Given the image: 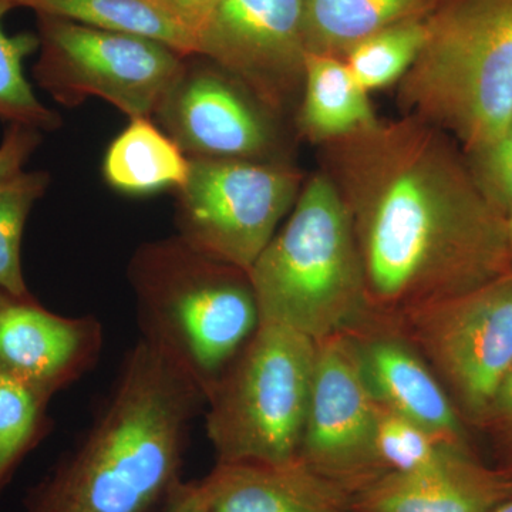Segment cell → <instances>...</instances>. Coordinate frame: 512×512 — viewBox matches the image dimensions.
<instances>
[{
  "label": "cell",
  "mask_w": 512,
  "mask_h": 512,
  "mask_svg": "<svg viewBox=\"0 0 512 512\" xmlns=\"http://www.w3.org/2000/svg\"><path fill=\"white\" fill-rule=\"evenodd\" d=\"M348 210L370 306L392 320L512 271L510 227L460 146L413 116L320 146Z\"/></svg>",
  "instance_id": "6da1fadb"
},
{
  "label": "cell",
  "mask_w": 512,
  "mask_h": 512,
  "mask_svg": "<svg viewBox=\"0 0 512 512\" xmlns=\"http://www.w3.org/2000/svg\"><path fill=\"white\" fill-rule=\"evenodd\" d=\"M200 387L138 340L92 423L29 488L22 512H157L181 483Z\"/></svg>",
  "instance_id": "7a4b0ae2"
},
{
  "label": "cell",
  "mask_w": 512,
  "mask_h": 512,
  "mask_svg": "<svg viewBox=\"0 0 512 512\" xmlns=\"http://www.w3.org/2000/svg\"><path fill=\"white\" fill-rule=\"evenodd\" d=\"M127 278L140 340L207 397L261 325L249 272L174 235L140 245L131 256Z\"/></svg>",
  "instance_id": "3957f363"
},
{
  "label": "cell",
  "mask_w": 512,
  "mask_h": 512,
  "mask_svg": "<svg viewBox=\"0 0 512 512\" xmlns=\"http://www.w3.org/2000/svg\"><path fill=\"white\" fill-rule=\"evenodd\" d=\"M261 322L320 342L377 319L348 210L319 170L249 271Z\"/></svg>",
  "instance_id": "277c9868"
},
{
  "label": "cell",
  "mask_w": 512,
  "mask_h": 512,
  "mask_svg": "<svg viewBox=\"0 0 512 512\" xmlns=\"http://www.w3.org/2000/svg\"><path fill=\"white\" fill-rule=\"evenodd\" d=\"M426 28L397 104L471 153L512 121V0H439Z\"/></svg>",
  "instance_id": "5b68a950"
},
{
  "label": "cell",
  "mask_w": 512,
  "mask_h": 512,
  "mask_svg": "<svg viewBox=\"0 0 512 512\" xmlns=\"http://www.w3.org/2000/svg\"><path fill=\"white\" fill-rule=\"evenodd\" d=\"M316 342L261 322L205 397L217 463H289L301 448Z\"/></svg>",
  "instance_id": "8992f818"
},
{
  "label": "cell",
  "mask_w": 512,
  "mask_h": 512,
  "mask_svg": "<svg viewBox=\"0 0 512 512\" xmlns=\"http://www.w3.org/2000/svg\"><path fill=\"white\" fill-rule=\"evenodd\" d=\"M36 83L66 107L100 97L133 117H151L184 69L185 57L146 37L36 15Z\"/></svg>",
  "instance_id": "52a82bcc"
},
{
  "label": "cell",
  "mask_w": 512,
  "mask_h": 512,
  "mask_svg": "<svg viewBox=\"0 0 512 512\" xmlns=\"http://www.w3.org/2000/svg\"><path fill=\"white\" fill-rule=\"evenodd\" d=\"M190 160L175 202L178 237L251 271L298 200L305 178L286 161Z\"/></svg>",
  "instance_id": "ba28073f"
},
{
  "label": "cell",
  "mask_w": 512,
  "mask_h": 512,
  "mask_svg": "<svg viewBox=\"0 0 512 512\" xmlns=\"http://www.w3.org/2000/svg\"><path fill=\"white\" fill-rule=\"evenodd\" d=\"M384 322L426 360L463 420L480 426L512 370V271Z\"/></svg>",
  "instance_id": "9c48e42d"
},
{
  "label": "cell",
  "mask_w": 512,
  "mask_h": 512,
  "mask_svg": "<svg viewBox=\"0 0 512 512\" xmlns=\"http://www.w3.org/2000/svg\"><path fill=\"white\" fill-rule=\"evenodd\" d=\"M376 436L377 402L352 335L316 342L299 460L353 497L384 476Z\"/></svg>",
  "instance_id": "30bf717a"
},
{
  "label": "cell",
  "mask_w": 512,
  "mask_h": 512,
  "mask_svg": "<svg viewBox=\"0 0 512 512\" xmlns=\"http://www.w3.org/2000/svg\"><path fill=\"white\" fill-rule=\"evenodd\" d=\"M197 55L282 119L298 109L305 82L303 0H220L197 37Z\"/></svg>",
  "instance_id": "8fae6325"
},
{
  "label": "cell",
  "mask_w": 512,
  "mask_h": 512,
  "mask_svg": "<svg viewBox=\"0 0 512 512\" xmlns=\"http://www.w3.org/2000/svg\"><path fill=\"white\" fill-rule=\"evenodd\" d=\"M154 114L188 158L285 161L278 117L204 56L185 57Z\"/></svg>",
  "instance_id": "7c38bea8"
},
{
  "label": "cell",
  "mask_w": 512,
  "mask_h": 512,
  "mask_svg": "<svg viewBox=\"0 0 512 512\" xmlns=\"http://www.w3.org/2000/svg\"><path fill=\"white\" fill-rule=\"evenodd\" d=\"M103 325L96 316H64L35 296L0 291V370L53 399L99 363Z\"/></svg>",
  "instance_id": "4fadbf2b"
},
{
  "label": "cell",
  "mask_w": 512,
  "mask_h": 512,
  "mask_svg": "<svg viewBox=\"0 0 512 512\" xmlns=\"http://www.w3.org/2000/svg\"><path fill=\"white\" fill-rule=\"evenodd\" d=\"M350 335L377 402L441 439L470 446L463 417L439 377L389 323L376 319Z\"/></svg>",
  "instance_id": "5bb4252c"
},
{
  "label": "cell",
  "mask_w": 512,
  "mask_h": 512,
  "mask_svg": "<svg viewBox=\"0 0 512 512\" xmlns=\"http://www.w3.org/2000/svg\"><path fill=\"white\" fill-rule=\"evenodd\" d=\"M512 495V476L471 448L409 473H390L352 497L353 512H490Z\"/></svg>",
  "instance_id": "9a60e30c"
},
{
  "label": "cell",
  "mask_w": 512,
  "mask_h": 512,
  "mask_svg": "<svg viewBox=\"0 0 512 512\" xmlns=\"http://www.w3.org/2000/svg\"><path fill=\"white\" fill-rule=\"evenodd\" d=\"M200 483L208 512H353L352 497L299 458L217 463Z\"/></svg>",
  "instance_id": "2e32d148"
},
{
  "label": "cell",
  "mask_w": 512,
  "mask_h": 512,
  "mask_svg": "<svg viewBox=\"0 0 512 512\" xmlns=\"http://www.w3.org/2000/svg\"><path fill=\"white\" fill-rule=\"evenodd\" d=\"M296 113L299 134L316 146L355 136L379 123L369 93L339 57L306 56Z\"/></svg>",
  "instance_id": "e0dca14e"
},
{
  "label": "cell",
  "mask_w": 512,
  "mask_h": 512,
  "mask_svg": "<svg viewBox=\"0 0 512 512\" xmlns=\"http://www.w3.org/2000/svg\"><path fill=\"white\" fill-rule=\"evenodd\" d=\"M191 160L150 117H133L104 154V181L120 194L148 197L180 190Z\"/></svg>",
  "instance_id": "ac0fdd59"
},
{
  "label": "cell",
  "mask_w": 512,
  "mask_h": 512,
  "mask_svg": "<svg viewBox=\"0 0 512 512\" xmlns=\"http://www.w3.org/2000/svg\"><path fill=\"white\" fill-rule=\"evenodd\" d=\"M439 0H303V40L311 55L339 57L384 28L426 18Z\"/></svg>",
  "instance_id": "d6986e66"
},
{
  "label": "cell",
  "mask_w": 512,
  "mask_h": 512,
  "mask_svg": "<svg viewBox=\"0 0 512 512\" xmlns=\"http://www.w3.org/2000/svg\"><path fill=\"white\" fill-rule=\"evenodd\" d=\"M16 9L55 16L92 28L146 37L184 56L197 55V40L154 0H13Z\"/></svg>",
  "instance_id": "ffe728a7"
},
{
  "label": "cell",
  "mask_w": 512,
  "mask_h": 512,
  "mask_svg": "<svg viewBox=\"0 0 512 512\" xmlns=\"http://www.w3.org/2000/svg\"><path fill=\"white\" fill-rule=\"evenodd\" d=\"M50 397L0 370V497L52 431Z\"/></svg>",
  "instance_id": "44dd1931"
},
{
  "label": "cell",
  "mask_w": 512,
  "mask_h": 512,
  "mask_svg": "<svg viewBox=\"0 0 512 512\" xmlns=\"http://www.w3.org/2000/svg\"><path fill=\"white\" fill-rule=\"evenodd\" d=\"M15 9L13 0H0V120L35 127L42 133L55 131L62 119L37 99L23 72L25 60L39 50V37L30 32L9 36L3 29V19Z\"/></svg>",
  "instance_id": "7402d4cb"
},
{
  "label": "cell",
  "mask_w": 512,
  "mask_h": 512,
  "mask_svg": "<svg viewBox=\"0 0 512 512\" xmlns=\"http://www.w3.org/2000/svg\"><path fill=\"white\" fill-rule=\"evenodd\" d=\"M426 18L379 30L346 53L343 62L367 93L394 86L403 79L426 40Z\"/></svg>",
  "instance_id": "603a6c76"
},
{
  "label": "cell",
  "mask_w": 512,
  "mask_h": 512,
  "mask_svg": "<svg viewBox=\"0 0 512 512\" xmlns=\"http://www.w3.org/2000/svg\"><path fill=\"white\" fill-rule=\"evenodd\" d=\"M49 184L46 171L22 170L0 180V291L32 295L23 275V234L30 212Z\"/></svg>",
  "instance_id": "cb8c5ba5"
},
{
  "label": "cell",
  "mask_w": 512,
  "mask_h": 512,
  "mask_svg": "<svg viewBox=\"0 0 512 512\" xmlns=\"http://www.w3.org/2000/svg\"><path fill=\"white\" fill-rule=\"evenodd\" d=\"M377 402V400H376ZM377 454L384 476L390 473H409L436 463L461 446L436 436L402 414L377 402Z\"/></svg>",
  "instance_id": "d4e9b609"
},
{
  "label": "cell",
  "mask_w": 512,
  "mask_h": 512,
  "mask_svg": "<svg viewBox=\"0 0 512 512\" xmlns=\"http://www.w3.org/2000/svg\"><path fill=\"white\" fill-rule=\"evenodd\" d=\"M464 156L484 197L508 221L512 217V121L500 136Z\"/></svg>",
  "instance_id": "484cf974"
},
{
  "label": "cell",
  "mask_w": 512,
  "mask_h": 512,
  "mask_svg": "<svg viewBox=\"0 0 512 512\" xmlns=\"http://www.w3.org/2000/svg\"><path fill=\"white\" fill-rule=\"evenodd\" d=\"M495 441L500 453L501 466L512 476V370L495 394L483 423Z\"/></svg>",
  "instance_id": "4316f807"
},
{
  "label": "cell",
  "mask_w": 512,
  "mask_h": 512,
  "mask_svg": "<svg viewBox=\"0 0 512 512\" xmlns=\"http://www.w3.org/2000/svg\"><path fill=\"white\" fill-rule=\"evenodd\" d=\"M42 144V131L23 124H8L0 143V180L23 170Z\"/></svg>",
  "instance_id": "83f0119b"
},
{
  "label": "cell",
  "mask_w": 512,
  "mask_h": 512,
  "mask_svg": "<svg viewBox=\"0 0 512 512\" xmlns=\"http://www.w3.org/2000/svg\"><path fill=\"white\" fill-rule=\"evenodd\" d=\"M154 2L197 40L212 10L220 0H154Z\"/></svg>",
  "instance_id": "f1b7e54d"
},
{
  "label": "cell",
  "mask_w": 512,
  "mask_h": 512,
  "mask_svg": "<svg viewBox=\"0 0 512 512\" xmlns=\"http://www.w3.org/2000/svg\"><path fill=\"white\" fill-rule=\"evenodd\" d=\"M161 512H208L200 480L181 481Z\"/></svg>",
  "instance_id": "f546056e"
},
{
  "label": "cell",
  "mask_w": 512,
  "mask_h": 512,
  "mask_svg": "<svg viewBox=\"0 0 512 512\" xmlns=\"http://www.w3.org/2000/svg\"><path fill=\"white\" fill-rule=\"evenodd\" d=\"M490 512H512V495L505 498V500L501 501V503L495 505L493 510Z\"/></svg>",
  "instance_id": "4dcf8cb0"
},
{
  "label": "cell",
  "mask_w": 512,
  "mask_h": 512,
  "mask_svg": "<svg viewBox=\"0 0 512 512\" xmlns=\"http://www.w3.org/2000/svg\"><path fill=\"white\" fill-rule=\"evenodd\" d=\"M508 227H510V234H511V238H512V217L508 218Z\"/></svg>",
  "instance_id": "1f68e13d"
},
{
  "label": "cell",
  "mask_w": 512,
  "mask_h": 512,
  "mask_svg": "<svg viewBox=\"0 0 512 512\" xmlns=\"http://www.w3.org/2000/svg\"><path fill=\"white\" fill-rule=\"evenodd\" d=\"M511 241H512V238H511Z\"/></svg>",
  "instance_id": "d6a6232c"
}]
</instances>
